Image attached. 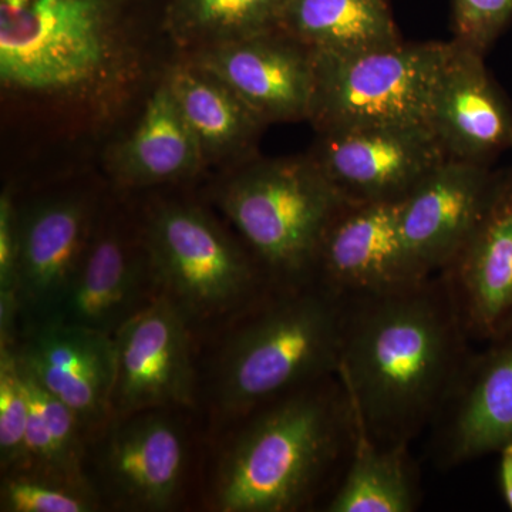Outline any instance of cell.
Here are the masks:
<instances>
[{"label": "cell", "mask_w": 512, "mask_h": 512, "mask_svg": "<svg viewBox=\"0 0 512 512\" xmlns=\"http://www.w3.org/2000/svg\"><path fill=\"white\" fill-rule=\"evenodd\" d=\"M470 345L440 275L404 291L346 298L338 376L367 436L410 446L436 420Z\"/></svg>", "instance_id": "obj_1"}, {"label": "cell", "mask_w": 512, "mask_h": 512, "mask_svg": "<svg viewBox=\"0 0 512 512\" xmlns=\"http://www.w3.org/2000/svg\"><path fill=\"white\" fill-rule=\"evenodd\" d=\"M227 427L205 495L218 512L322 511L357 434L338 375L282 394Z\"/></svg>", "instance_id": "obj_2"}, {"label": "cell", "mask_w": 512, "mask_h": 512, "mask_svg": "<svg viewBox=\"0 0 512 512\" xmlns=\"http://www.w3.org/2000/svg\"><path fill=\"white\" fill-rule=\"evenodd\" d=\"M346 298L319 281L271 284L212 333L214 416L225 426L293 389L338 375Z\"/></svg>", "instance_id": "obj_3"}, {"label": "cell", "mask_w": 512, "mask_h": 512, "mask_svg": "<svg viewBox=\"0 0 512 512\" xmlns=\"http://www.w3.org/2000/svg\"><path fill=\"white\" fill-rule=\"evenodd\" d=\"M141 234L156 295L173 303L197 338L217 332L272 284L247 245L197 205H160Z\"/></svg>", "instance_id": "obj_4"}, {"label": "cell", "mask_w": 512, "mask_h": 512, "mask_svg": "<svg viewBox=\"0 0 512 512\" xmlns=\"http://www.w3.org/2000/svg\"><path fill=\"white\" fill-rule=\"evenodd\" d=\"M220 204L272 284L315 279L326 229L348 202L311 157L262 161L224 185Z\"/></svg>", "instance_id": "obj_5"}, {"label": "cell", "mask_w": 512, "mask_h": 512, "mask_svg": "<svg viewBox=\"0 0 512 512\" xmlns=\"http://www.w3.org/2000/svg\"><path fill=\"white\" fill-rule=\"evenodd\" d=\"M120 57L109 0H0V80L39 96L84 94Z\"/></svg>", "instance_id": "obj_6"}, {"label": "cell", "mask_w": 512, "mask_h": 512, "mask_svg": "<svg viewBox=\"0 0 512 512\" xmlns=\"http://www.w3.org/2000/svg\"><path fill=\"white\" fill-rule=\"evenodd\" d=\"M451 42L399 43L383 49L312 53L311 117L319 133L427 124L434 87Z\"/></svg>", "instance_id": "obj_7"}, {"label": "cell", "mask_w": 512, "mask_h": 512, "mask_svg": "<svg viewBox=\"0 0 512 512\" xmlns=\"http://www.w3.org/2000/svg\"><path fill=\"white\" fill-rule=\"evenodd\" d=\"M184 410H147L114 419L87 443L84 471L103 507L161 512L180 505L191 467Z\"/></svg>", "instance_id": "obj_8"}, {"label": "cell", "mask_w": 512, "mask_h": 512, "mask_svg": "<svg viewBox=\"0 0 512 512\" xmlns=\"http://www.w3.org/2000/svg\"><path fill=\"white\" fill-rule=\"evenodd\" d=\"M113 339V420L147 410L188 412L197 407V336L167 298L154 296Z\"/></svg>", "instance_id": "obj_9"}, {"label": "cell", "mask_w": 512, "mask_h": 512, "mask_svg": "<svg viewBox=\"0 0 512 512\" xmlns=\"http://www.w3.org/2000/svg\"><path fill=\"white\" fill-rule=\"evenodd\" d=\"M309 157L348 204L403 201L448 158L427 124L320 133Z\"/></svg>", "instance_id": "obj_10"}, {"label": "cell", "mask_w": 512, "mask_h": 512, "mask_svg": "<svg viewBox=\"0 0 512 512\" xmlns=\"http://www.w3.org/2000/svg\"><path fill=\"white\" fill-rule=\"evenodd\" d=\"M400 204H346L320 244L316 281L343 298H363L404 291L431 278L404 241Z\"/></svg>", "instance_id": "obj_11"}, {"label": "cell", "mask_w": 512, "mask_h": 512, "mask_svg": "<svg viewBox=\"0 0 512 512\" xmlns=\"http://www.w3.org/2000/svg\"><path fill=\"white\" fill-rule=\"evenodd\" d=\"M471 350L431 424L441 468L463 466L512 444V332Z\"/></svg>", "instance_id": "obj_12"}, {"label": "cell", "mask_w": 512, "mask_h": 512, "mask_svg": "<svg viewBox=\"0 0 512 512\" xmlns=\"http://www.w3.org/2000/svg\"><path fill=\"white\" fill-rule=\"evenodd\" d=\"M15 352L30 375L76 414L87 443L113 421V336L47 320L20 330Z\"/></svg>", "instance_id": "obj_13"}, {"label": "cell", "mask_w": 512, "mask_h": 512, "mask_svg": "<svg viewBox=\"0 0 512 512\" xmlns=\"http://www.w3.org/2000/svg\"><path fill=\"white\" fill-rule=\"evenodd\" d=\"M16 210L22 330L46 322L62 305L89 248L96 221L92 202L82 195L43 198Z\"/></svg>", "instance_id": "obj_14"}, {"label": "cell", "mask_w": 512, "mask_h": 512, "mask_svg": "<svg viewBox=\"0 0 512 512\" xmlns=\"http://www.w3.org/2000/svg\"><path fill=\"white\" fill-rule=\"evenodd\" d=\"M439 275L471 342L512 332V168L497 174L483 217Z\"/></svg>", "instance_id": "obj_15"}, {"label": "cell", "mask_w": 512, "mask_h": 512, "mask_svg": "<svg viewBox=\"0 0 512 512\" xmlns=\"http://www.w3.org/2000/svg\"><path fill=\"white\" fill-rule=\"evenodd\" d=\"M227 84L262 123L311 117V50L281 30L204 47L194 62Z\"/></svg>", "instance_id": "obj_16"}, {"label": "cell", "mask_w": 512, "mask_h": 512, "mask_svg": "<svg viewBox=\"0 0 512 512\" xmlns=\"http://www.w3.org/2000/svg\"><path fill=\"white\" fill-rule=\"evenodd\" d=\"M451 43L427 123L448 158L490 165L512 150V107L488 73L485 56Z\"/></svg>", "instance_id": "obj_17"}, {"label": "cell", "mask_w": 512, "mask_h": 512, "mask_svg": "<svg viewBox=\"0 0 512 512\" xmlns=\"http://www.w3.org/2000/svg\"><path fill=\"white\" fill-rule=\"evenodd\" d=\"M490 165L447 158L400 204L404 241L430 275H439L466 245L490 200Z\"/></svg>", "instance_id": "obj_18"}, {"label": "cell", "mask_w": 512, "mask_h": 512, "mask_svg": "<svg viewBox=\"0 0 512 512\" xmlns=\"http://www.w3.org/2000/svg\"><path fill=\"white\" fill-rule=\"evenodd\" d=\"M154 296L143 234L96 224L70 291L49 320L114 336Z\"/></svg>", "instance_id": "obj_19"}, {"label": "cell", "mask_w": 512, "mask_h": 512, "mask_svg": "<svg viewBox=\"0 0 512 512\" xmlns=\"http://www.w3.org/2000/svg\"><path fill=\"white\" fill-rule=\"evenodd\" d=\"M278 30L312 53L355 55L403 42L387 0H291Z\"/></svg>", "instance_id": "obj_20"}, {"label": "cell", "mask_w": 512, "mask_h": 512, "mask_svg": "<svg viewBox=\"0 0 512 512\" xmlns=\"http://www.w3.org/2000/svg\"><path fill=\"white\" fill-rule=\"evenodd\" d=\"M204 160L167 82L148 100L140 123L119 148L116 173L123 183L151 185L180 180Z\"/></svg>", "instance_id": "obj_21"}, {"label": "cell", "mask_w": 512, "mask_h": 512, "mask_svg": "<svg viewBox=\"0 0 512 512\" xmlns=\"http://www.w3.org/2000/svg\"><path fill=\"white\" fill-rule=\"evenodd\" d=\"M421 498L410 446H382L357 421L352 454L322 511L413 512L419 510Z\"/></svg>", "instance_id": "obj_22"}, {"label": "cell", "mask_w": 512, "mask_h": 512, "mask_svg": "<svg viewBox=\"0 0 512 512\" xmlns=\"http://www.w3.org/2000/svg\"><path fill=\"white\" fill-rule=\"evenodd\" d=\"M165 82L204 158L237 153L264 126L227 84L195 63L175 66Z\"/></svg>", "instance_id": "obj_23"}, {"label": "cell", "mask_w": 512, "mask_h": 512, "mask_svg": "<svg viewBox=\"0 0 512 512\" xmlns=\"http://www.w3.org/2000/svg\"><path fill=\"white\" fill-rule=\"evenodd\" d=\"M291 0H173L170 25L184 42L204 47L278 29Z\"/></svg>", "instance_id": "obj_24"}, {"label": "cell", "mask_w": 512, "mask_h": 512, "mask_svg": "<svg viewBox=\"0 0 512 512\" xmlns=\"http://www.w3.org/2000/svg\"><path fill=\"white\" fill-rule=\"evenodd\" d=\"M103 507L90 485L26 471L3 473L0 511L3 512H93Z\"/></svg>", "instance_id": "obj_25"}, {"label": "cell", "mask_w": 512, "mask_h": 512, "mask_svg": "<svg viewBox=\"0 0 512 512\" xmlns=\"http://www.w3.org/2000/svg\"><path fill=\"white\" fill-rule=\"evenodd\" d=\"M30 402L15 348L0 346V466H18L25 446Z\"/></svg>", "instance_id": "obj_26"}, {"label": "cell", "mask_w": 512, "mask_h": 512, "mask_svg": "<svg viewBox=\"0 0 512 512\" xmlns=\"http://www.w3.org/2000/svg\"><path fill=\"white\" fill-rule=\"evenodd\" d=\"M511 19L512 0H453V40L485 56Z\"/></svg>", "instance_id": "obj_27"}, {"label": "cell", "mask_w": 512, "mask_h": 512, "mask_svg": "<svg viewBox=\"0 0 512 512\" xmlns=\"http://www.w3.org/2000/svg\"><path fill=\"white\" fill-rule=\"evenodd\" d=\"M18 210L9 191L0 197V293L18 295Z\"/></svg>", "instance_id": "obj_28"}, {"label": "cell", "mask_w": 512, "mask_h": 512, "mask_svg": "<svg viewBox=\"0 0 512 512\" xmlns=\"http://www.w3.org/2000/svg\"><path fill=\"white\" fill-rule=\"evenodd\" d=\"M500 463H498V483H500L501 495L508 510L512 512V444H508L498 451Z\"/></svg>", "instance_id": "obj_29"}]
</instances>
